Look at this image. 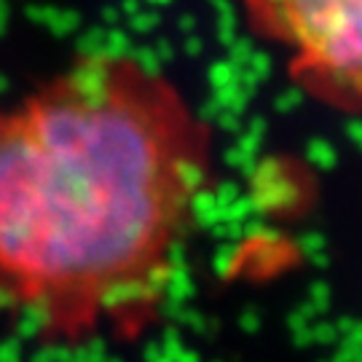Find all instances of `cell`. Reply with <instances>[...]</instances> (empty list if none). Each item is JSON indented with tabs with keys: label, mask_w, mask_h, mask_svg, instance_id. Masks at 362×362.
<instances>
[{
	"label": "cell",
	"mask_w": 362,
	"mask_h": 362,
	"mask_svg": "<svg viewBox=\"0 0 362 362\" xmlns=\"http://www.w3.org/2000/svg\"><path fill=\"white\" fill-rule=\"evenodd\" d=\"M118 11H124V13H127V16H134V13L140 11V0H124Z\"/></svg>",
	"instance_id": "10"
},
{
	"label": "cell",
	"mask_w": 362,
	"mask_h": 362,
	"mask_svg": "<svg viewBox=\"0 0 362 362\" xmlns=\"http://www.w3.org/2000/svg\"><path fill=\"white\" fill-rule=\"evenodd\" d=\"M153 25H156V16H153V13L137 11L134 16H129V27L134 30V33H148V30H151Z\"/></svg>",
	"instance_id": "7"
},
{
	"label": "cell",
	"mask_w": 362,
	"mask_h": 362,
	"mask_svg": "<svg viewBox=\"0 0 362 362\" xmlns=\"http://www.w3.org/2000/svg\"><path fill=\"white\" fill-rule=\"evenodd\" d=\"M132 49L134 46H132L129 35L124 30H107L103 46V57L107 62H124V59H129Z\"/></svg>",
	"instance_id": "3"
},
{
	"label": "cell",
	"mask_w": 362,
	"mask_h": 362,
	"mask_svg": "<svg viewBox=\"0 0 362 362\" xmlns=\"http://www.w3.org/2000/svg\"><path fill=\"white\" fill-rule=\"evenodd\" d=\"M46 27L52 30L57 38H67V35H73L78 27H81V13L70 11V8H57L52 16V22Z\"/></svg>",
	"instance_id": "4"
},
{
	"label": "cell",
	"mask_w": 362,
	"mask_h": 362,
	"mask_svg": "<svg viewBox=\"0 0 362 362\" xmlns=\"http://www.w3.org/2000/svg\"><path fill=\"white\" fill-rule=\"evenodd\" d=\"M151 3H167V0H151Z\"/></svg>",
	"instance_id": "11"
},
{
	"label": "cell",
	"mask_w": 362,
	"mask_h": 362,
	"mask_svg": "<svg viewBox=\"0 0 362 362\" xmlns=\"http://www.w3.org/2000/svg\"><path fill=\"white\" fill-rule=\"evenodd\" d=\"M266 40L287 49L290 78L317 103L362 110V0H245Z\"/></svg>",
	"instance_id": "2"
},
{
	"label": "cell",
	"mask_w": 362,
	"mask_h": 362,
	"mask_svg": "<svg viewBox=\"0 0 362 362\" xmlns=\"http://www.w3.org/2000/svg\"><path fill=\"white\" fill-rule=\"evenodd\" d=\"M8 19H11V8L6 0H0V35L8 30Z\"/></svg>",
	"instance_id": "8"
},
{
	"label": "cell",
	"mask_w": 362,
	"mask_h": 362,
	"mask_svg": "<svg viewBox=\"0 0 362 362\" xmlns=\"http://www.w3.org/2000/svg\"><path fill=\"white\" fill-rule=\"evenodd\" d=\"M105 35H107V30H103V27L86 30V33H83V35L78 38V43H76L78 57H103Z\"/></svg>",
	"instance_id": "5"
},
{
	"label": "cell",
	"mask_w": 362,
	"mask_h": 362,
	"mask_svg": "<svg viewBox=\"0 0 362 362\" xmlns=\"http://www.w3.org/2000/svg\"><path fill=\"white\" fill-rule=\"evenodd\" d=\"M207 182L204 124L161 73L81 57L0 118V311L54 341L137 330Z\"/></svg>",
	"instance_id": "1"
},
{
	"label": "cell",
	"mask_w": 362,
	"mask_h": 362,
	"mask_svg": "<svg viewBox=\"0 0 362 362\" xmlns=\"http://www.w3.org/2000/svg\"><path fill=\"white\" fill-rule=\"evenodd\" d=\"M54 11H57V6H46V3H30L25 8V16L30 22H35V25H49L52 22Z\"/></svg>",
	"instance_id": "6"
},
{
	"label": "cell",
	"mask_w": 362,
	"mask_h": 362,
	"mask_svg": "<svg viewBox=\"0 0 362 362\" xmlns=\"http://www.w3.org/2000/svg\"><path fill=\"white\" fill-rule=\"evenodd\" d=\"M118 16H121V11H118L116 6H105V8H103V22H105V25H116Z\"/></svg>",
	"instance_id": "9"
}]
</instances>
